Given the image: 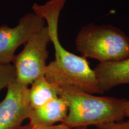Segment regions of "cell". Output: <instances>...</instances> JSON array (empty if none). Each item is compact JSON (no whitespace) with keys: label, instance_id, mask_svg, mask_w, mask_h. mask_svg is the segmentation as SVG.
Instances as JSON below:
<instances>
[{"label":"cell","instance_id":"obj_1","mask_svg":"<svg viewBox=\"0 0 129 129\" xmlns=\"http://www.w3.org/2000/svg\"><path fill=\"white\" fill-rule=\"evenodd\" d=\"M67 0H49L44 4L34 3L33 12L46 22L54 49V59L47 64L44 77L59 89H72L90 94H102L94 70L88 61L66 49L58 34V24L61 11Z\"/></svg>","mask_w":129,"mask_h":129},{"label":"cell","instance_id":"obj_2","mask_svg":"<svg viewBox=\"0 0 129 129\" xmlns=\"http://www.w3.org/2000/svg\"><path fill=\"white\" fill-rule=\"evenodd\" d=\"M68 112L62 124L75 129L95 125L98 128L126 117L127 99L96 96L76 90H61Z\"/></svg>","mask_w":129,"mask_h":129},{"label":"cell","instance_id":"obj_3","mask_svg":"<svg viewBox=\"0 0 129 129\" xmlns=\"http://www.w3.org/2000/svg\"><path fill=\"white\" fill-rule=\"evenodd\" d=\"M75 46L81 56L99 63L118 62L129 57V37L111 25L84 26L77 35Z\"/></svg>","mask_w":129,"mask_h":129},{"label":"cell","instance_id":"obj_4","mask_svg":"<svg viewBox=\"0 0 129 129\" xmlns=\"http://www.w3.org/2000/svg\"><path fill=\"white\" fill-rule=\"evenodd\" d=\"M50 41L46 25L32 35L22 51L14 56L13 64L18 83L29 87L37 79L44 76L48 57L47 46Z\"/></svg>","mask_w":129,"mask_h":129},{"label":"cell","instance_id":"obj_5","mask_svg":"<svg viewBox=\"0 0 129 129\" xmlns=\"http://www.w3.org/2000/svg\"><path fill=\"white\" fill-rule=\"evenodd\" d=\"M46 25L41 16L34 12L28 13L19 20L14 28L0 26V63H12L14 53L21 45L26 44L34 34Z\"/></svg>","mask_w":129,"mask_h":129},{"label":"cell","instance_id":"obj_6","mask_svg":"<svg viewBox=\"0 0 129 129\" xmlns=\"http://www.w3.org/2000/svg\"><path fill=\"white\" fill-rule=\"evenodd\" d=\"M7 94L0 102V129H17L32 111L29 87L15 81L8 86Z\"/></svg>","mask_w":129,"mask_h":129},{"label":"cell","instance_id":"obj_7","mask_svg":"<svg viewBox=\"0 0 129 129\" xmlns=\"http://www.w3.org/2000/svg\"><path fill=\"white\" fill-rule=\"evenodd\" d=\"M68 108L66 101L58 97L40 106L32 109L28 120L34 129L46 128L62 123L67 117Z\"/></svg>","mask_w":129,"mask_h":129},{"label":"cell","instance_id":"obj_8","mask_svg":"<svg viewBox=\"0 0 129 129\" xmlns=\"http://www.w3.org/2000/svg\"><path fill=\"white\" fill-rule=\"evenodd\" d=\"M93 70L103 93L117 85L129 84V57L118 62L99 63Z\"/></svg>","mask_w":129,"mask_h":129},{"label":"cell","instance_id":"obj_9","mask_svg":"<svg viewBox=\"0 0 129 129\" xmlns=\"http://www.w3.org/2000/svg\"><path fill=\"white\" fill-rule=\"evenodd\" d=\"M60 89L50 83L44 76L37 79L29 88V100L32 109L60 96Z\"/></svg>","mask_w":129,"mask_h":129},{"label":"cell","instance_id":"obj_10","mask_svg":"<svg viewBox=\"0 0 129 129\" xmlns=\"http://www.w3.org/2000/svg\"><path fill=\"white\" fill-rule=\"evenodd\" d=\"M16 80V71L12 63H0V91Z\"/></svg>","mask_w":129,"mask_h":129},{"label":"cell","instance_id":"obj_11","mask_svg":"<svg viewBox=\"0 0 129 129\" xmlns=\"http://www.w3.org/2000/svg\"><path fill=\"white\" fill-rule=\"evenodd\" d=\"M100 129H129V120L126 121H118L102 127Z\"/></svg>","mask_w":129,"mask_h":129},{"label":"cell","instance_id":"obj_12","mask_svg":"<svg viewBox=\"0 0 129 129\" xmlns=\"http://www.w3.org/2000/svg\"><path fill=\"white\" fill-rule=\"evenodd\" d=\"M17 129H34L32 128L30 126L29 124H27L25 125H22L20 127H19ZM41 129H72L71 128H69L68 127H67V125H65L63 124L60 123L59 124L55 125L54 126L49 127V128H41Z\"/></svg>","mask_w":129,"mask_h":129},{"label":"cell","instance_id":"obj_13","mask_svg":"<svg viewBox=\"0 0 129 129\" xmlns=\"http://www.w3.org/2000/svg\"><path fill=\"white\" fill-rule=\"evenodd\" d=\"M126 117H129V99L127 101L126 106Z\"/></svg>","mask_w":129,"mask_h":129},{"label":"cell","instance_id":"obj_14","mask_svg":"<svg viewBox=\"0 0 129 129\" xmlns=\"http://www.w3.org/2000/svg\"><path fill=\"white\" fill-rule=\"evenodd\" d=\"M75 129H87V127H80V128H77Z\"/></svg>","mask_w":129,"mask_h":129}]
</instances>
